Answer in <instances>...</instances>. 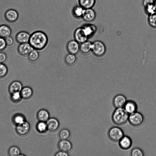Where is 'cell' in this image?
<instances>
[{"instance_id": "cell-1", "label": "cell", "mask_w": 156, "mask_h": 156, "mask_svg": "<svg viewBox=\"0 0 156 156\" xmlns=\"http://www.w3.org/2000/svg\"><path fill=\"white\" fill-rule=\"evenodd\" d=\"M48 42L47 35L43 32L37 31L30 34L29 43L34 50L41 51L45 48Z\"/></svg>"}, {"instance_id": "cell-2", "label": "cell", "mask_w": 156, "mask_h": 156, "mask_svg": "<svg viewBox=\"0 0 156 156\" xmlns=\"http://www.w3.org/2000/svg\"><path fill=\"white\" fill-rule=\"evenodd\" d=\"M129 116V114L123 108H116L112 114V119L115 124L121 126L128 121Z\"/></svg>"}, {"instance_id": "cell-3", "label": "cell", "mask_w": 156, "mask_h": 156, "mask_svg": "<svg viewBox=\"0 0 156 156\" xmlns=\"http://www.w3.org/2000/svg\"><path fill=\"white\" fill-rule=\"evenodd\" d=\"M108 137L112 141L119 142L124 136L123 130L120 128L116 126L111 128L108 131Z\"/></svg>"}, {"instance_id": "cell-4", "label": "cell", "mask_w": 156, "mask_h": 156, "mask_svg": "<svg viewBox=\"0 0 156 156\" xmlns=\"http://www.w3.org/2000/svg\"><path fill=\"white\" fill-rule=\"evenodd\" d=\"M144 120L142 114L140 112H135L129 115L128 121L132 126L138 127L143 124Z\"/></svg>"}, {"instance_id": "cell-5", "label": "cell", "mask_w": 156, "mask_h": 156, "mask_svg": "<svg viewBox=\"0 0 156 156\" xmlns=\"http://www.w3.org/2000/svg\"><path fill=\"white\" fill-rule=\"evenodd\" d=\"M106 51L105 45L102 42L97 41L92 43L91 51L95 56L101 57L105 54Z\"/></svg>"}, {"instance_id": "cell-6", "label": "cell", "mask_w": 156, "mask_h": 156, "mask_svg": "<svg viewBox=\"0 0 156 156\" xmlns=\"http://www.w3.org/2000/svg\"><path fill=\"white\" fill-rule=\"evenodd\" d=\"M74 40L80 44L88 41L89 38L83 27L76 30L74 33Z\"/></svg>"}, {"instance_id": "cell-7", "label": "cell", "mask_w": 156, "mask_h": 156, "mask_svg": "<svg viewBox=\"0 0 156 156\" xmlns=\"http://www.w3.org/2000/svg\"><path fill=\"white\" fill-rule=\"evenodd\" d=\"M29 123L26 121L16 125V130L17 133L20 136H24L27 134L30 129Z\"/></svg>"}, {"instance_id": "cell-8", "label": "cell", "mask_w": 156, "mask_h": 156, "mask_svg": "<svg viewBox=\"0 0 156 156\" xmlns=\"http://www.w3.org/2000/svg\"><path fill=\"white\" fill-rule=\"evenodd\" d=\"M34 50V48L29 43L20 44L17 48L18 53L23 56H28Z\"/></svg>"}, {"instance_id": "cell-9", "label": "cell", "mask_w": 156, "mask_h": 156, "mask_svg": "<svg viewBox=\"0 0 156 156\" xmlns=\"http://www.w3.org/2000/svg\"><path fill=\"white\" fill-rule=\"evenodd\" d=\"M18 14L16 10L10 9L7 10L4 14L6 20L9 23H13L16 21L18 18Z\"/></svg>"}, {"instance_id": "cell-10", "label": "cell", "mask_w": 156, "mask_h": 156, "mask_svg": "<svg viewBox=\"0 0 156 156\" xmlns=\"http://www.w3.org/2000/svg\"><path fill=\"white\" fill-rule=\"evenodd\" d=\"M80 44L76 40L69 41L66 45V49L69 53L76 55L80 50Z\"/></svg>"}, {"instance_id": "cell-11", "label": "cell", "mask_w": 156, "mask_h": 156, "mask_svg": "<svg viewBox=\"0 0 156 156\" xmlns=\"http://www.w3.org/2000/svg\"><path fill=\"white\" fill-rule=\"evenodd\" d=\"M126 101V98L124 95L119 94L114 98L112 104L116 108H123Z\"/></svg>"}, {"instance_id": "cell-12", "label": "cell", "mask_w": 156, "mask_h": 156, "mask_svg": "<svg viewBox=\"0 0 156 156\" xmlns=\"http://www.w3.org/2000/svg\"><path fill=\"white\" fill-rule=\"evenodd\" d=\"M30 35L25 31L18 32L16 35L15 40L19 44L29 43Z\"/></svg>"}, {"instance_id": "cell-13", "label": "cell", "mask_w": 156, "mask_h": 156, "mask_svg": "<svg viewBox=\"0 0 156 156\" xmlns=\"http://www.w3.org/2000/svg\"><path fill=\"white\" fill-rule=\"evenodd\" d=\"M46 123L48 130L51 132L56 131L59 128L60 125L58 120L55 118H49Z\"/></svg>"}, {"instance_id": "cell-14", "label": "cell", "mask_w": 156, "mask_h": 156, "mask_svg": "<svg viewBox=\"0 0 156 156\" xmlns=\"http://www.w3.org/2000/svg\"><path fill=\"white\" fill-rule=\"evenodd\" d=\"M58 147L60 151L68 153L72 150V144L68 140H60L58 143Z\"/></svg>"}, {"instance_id": "cell-15", "label": "cell", "mask_w": 156, "mask_h": 156, "mask_svg": "<svg viewBox=\"0 0 156 156\" xmlns=\"http://www.w3.org/2000/svg\"><path fill=\"white\" fill-rule=\"evenodd\" d=\"M119 142L120 147L125 150L130 148L132 146V141L129 137L124 136Z\"/></svg>"}, {"instance_id": "cell-16", "label": "cell", "mask_w": 156, "mask_h": 156, "mask_svg": "<svg viewBox=\"0 0 156 156\" xmlns=\"http://www.w3.org/2000/svg\"><path fill=\"white\" fill-rule=\"evenodd\" d=\"M23 88L21 82L15 80L12 82L9 87V91L11 94L16 92H20Z\"/></svg>"}, {"instance_id": "cell-17", "label": "cell", "mask_w": 156, "mask_h": 156, "mask_svg": "<svg viewBox=\"0 0 156 156\" xmlns=\"http://www.w3.org/2000/svg\"><path fill=\"white\" fill-rule=\"evenodd\" d=\"M95 17V12L92 8L85 9L82 16L85 21L88 22L93 21Z\"/></svg>"}, {"instance_id": "cell-18", "label": "cell", "mask_w": 156, "mask_h": 156, "mask_svg": "<svg viewBox=\"0 0 156 156\" xmlns=\"http://www.w3.org/2000/svg\"><path fill=\"white\" fill-rule=\"evenodd\" d=\"M50 114L45 109H41L37 112V118L39 121L46 122L49 119Z\"/></svg>"}, {"instance_id": "cell-19", "label": "cell", "mask_w": 156, "mask_h": 156, "mask_svg": "<svg viewBox=\"0 0 156 156\" xmlns=\"http://www.w3.org/2000/svg\"><path fill=\"white\" fill-rule=\"evenodd\" d=\"M92 44L88 41L81 44L80 46L79 51L83 55L89 54L91 51Z\"/></svg>"}, {"instance_id": "cell-20", "label": "cell", "mask_w": 156, "mask_h": 156, "mask_svg": "<svg viewBox=\"0 0 156 156\" xmlns=\"http://www.w3.org/2000/svg\"><path fill=\"white\" fill-rule=\"evenodd\" d=\"M11 33V29L9 26L5 24L0 25V37L5 39L10 36Z\"/></svg>"}, {"instance_id": "cell-21", "label": "cell", "mask_w": 156, "mask_h": 156, "mask_svg": "<svg viewBox=\"0 0 156 156\" xmlns=\"http://www.w3.org/2000/svg\"><path fill=\"white\" fill-rule=\"evenodd\" d=\"M123 108L129 114H130L136 111L137 106L134 101H127Z\"/></svg>"}, {"instance_id": "cell-22", "label": "cell", "mask_w": 156, "mask_h": 156, "mask_svg": "<svg viewBox=\"0 0 156 156\" xmlns=\"http://www.w3.org/2000/svg\"><path fill=\"white\" fill-rule=\"evenodd\" d=\"M20 93L22 98L24 99H28L32 96L33 91L31 88L27 86L23 87Z\"/></svg>"}, {"instance_id": "cell-23", "label": "cell", "mask_w": 156, "mask_h": 156, "mask_svg": "<svg viewBox=\"0 0 156 156\" xmlns=\"http://www.w3.org/2000/svg\"><path fill=\"white\" fill-rule=\"evenodd\" d=\"M87 35L89 38L93 36L95 33L97 28L93 24H87L83 27Z\"/></svg>"}, {"instance_id": "cell-24", "label": "cell", "mask_w": 156, "mask_h": 156, "mask_svg": "<svg viewBox=\"0 0 156 156\" xmlns=\"http://www.w3.org/2000/svg\"><path fill=\"white\" fill-rule=\"evenodd\" d=\"M76 61L77 58L76 55L69 53L65 56L64 58L66 64L69 66L74 65Z\"/></svg>"}, {"instance_id": "cell-25", "label": "cell", "mask_w": 156, "mask_h": 156, "mask_svg": "<svg viewBox=\"0 0 156 156\" xmlns=\"http://www.w3.org/2000/svg\"><path fill=\"white\" fill-rule=\"evenodd\" d=\"M85 9L79 4L76 5L73 9V14L76 18L82 17Z\"/></svg>"}, {"instance_id": "cell-26", "label": "cell", "mask_w": 156, "mask_h": 156, "mask_svg": "<svg viewBox=\"0 0 156 156\" xmlns=\"http://www.w3.org/2000/svg\"><path fill=\"white\" fill-rule=\"evenodd\" d=\"M79 3L84 9H91L94 6L95 0H79Z\"/></svg>"}, {"instance_id": "cell-27", "label": "cell", "mask_w": 156, "mask_h": 156, "mask_svg": "<svg viewBox=\"0 0 156 156\" xmlns=\"http://www.w3.org/2000/svg\"><path fill=\"white\" fill-rule=\"evenodd\" d=\"M37 51L34 50L28 55V59L30 62L35 63L38 60L39 58V54Z\"/></svg>"}, {"instance_id": "cell-28", "label": "cell", "mask_w": 156, "mask_h": 156, "mask_svg": "<svg viewBox=\"0 0 156 156\" xmlns=\"http://www.w3.org/2000/svg\"><path fill=\"white\" fill-rule=\"evenodd\" d=\"M70 136V132L66 129H62L58 133V137L60 140H68Z\"/></svg>"}, {"instance_id": "cell-29", "label": "cell", "mask_w": 156, "mask_h": 156, "mask_svg": "<svg viewBox=\"0 0 156 156\" xmlns=\"http://www.w3.org/2000/svg\"><path fill=\"white\" fill-rule=\"evenodd\" d=\"M36 128L37 131L41 133H44L48 130L45 122L39 121L36 125Z\"/></svg>"}, {"instance_id": "cell-30", "label": "cell", "mask_w": 156, "mask_h": 156, "mask_svg": "<svg viewBox=\"0 0 156 156\" xmlns=\"http://www.w3.org/2000/svg\"><path fill=\"white\" fill-rule=\"evenodd\" d=\"M149 15L148 20L149 25L156 28V11Z\"/></svg>"}, {"instance_id": "cell-31", "label": "cell", "mask_w": 156, "mask_h": 156, "mask_svg": "<svg viewBox=\"0 0 156 156\" xmlns=\"http://www.w3.org/2000/svg\"><path fill=\"white\" fill-rule=\"evenodd\" d=\"M13 122L17 125L25 121L24 116L21 114H17L14 115L13 117Z\"/></svg>"}, {"instance_id": "cell-32", "label": "cell", "mask_w": 156, "mask_h": 156, "mask_svg": "<svg viewBox=\"0 0 156 156\" xmlns=\"http://www.w3.org/2000/svg\"><path fill=\"white\" fill-rule=\"evenodd\" d=\"M8 154L10 156H19L20 154V150L17 147L12 146L9 149Z\"/></svg>"}, {"instance_id": "cell-33", "label": "cell", "mask_w": 156, "mask_h": 156, "mask_svg": "<svg viewBox=\"0 0 156 156\" xmlns=\"http://www.w3.org/2000/svg\"><path fill=\"white\" fill-rule=\"evenodd\" d=\"M8 71L7 66L4 63H0V79L4 77Z\"/></svg>"}, {"instance_id": "cell-34", "label": "cell", "mask_w": 156, "mask_h": 156, "mask_svg": "<svg viewBox=\"0 0 156 156\" xmlns=\"http://www.w3.org/2000/svg\"><path fill=\"white\" fill-rule=\"evenodd\" d=\"M130 155L131 156H143L144 153L141 149L136 147L131 150Z\"/></svg>"}, {"instance_id": "cell-35", "label": "cell", "mask_w": 156, "mask_h": 156, "mask_svg": "<svg viewBox=\"0 0 156 156\" xmlns=\"http://www.w3.org/2000/svg\"><path fill=\"white\" fill-rule=\"evenodd\" d=\"M21 98L20 92H16L11 94V99L14 102H19Z\"/></svg>"}, {"instance_id": "cell-36", "label": "cell", "mask_w": 156, "mask_h": 156, "mask_svg": "<svg viewBox=\"0 0 156 156\" xmlns=\"http://www.w3.org/2000/svg\"><path fill=\"white\" fill-rule=\"evenodd\" d=\"M145 8L146 12L149 14L156 11V8L154 4L149 5Z\"/></svg>"}, {"instance_id": "cell-37", "label": "cell", "mask_w": 156, "mask_h": 156, "mask_svg": "<svg viewBox=\"0 0 156 156\" xmlns=\"http://www.w3.org/2000/svg\"><path fill=\"white\" fill-rule=\"evenodd\" d=\"M7 46L11 47L14 44V40L12 37L11 36L5 39Z\"/></svg>"}, {"instance_id": "cell-38", "label": "cell", "mask_w": 156, "mask_h": 156, "mask_svg": "<svg viewBox=\"0 0 156 156\" xmlns=\"http://www.w3.org/2000/svg\"><path fill=\"white\" fill-rule=\"evenodd\" d=\"M6 47L5 39L0 37V51H3Z\"/></svg>"}, {"instance_id": "cell-39", "label": "cell", "mask_w": 156, "mask_h": 156, "mask_svg": "<svg viewBox=\"0 0 156 156\" xmlns=\"http://www.w3.org/2000/svg\"><path fill=\"white\" fill-rule=\"evenodd\" d=\"M7 56L6 53L3 51H0V63H4L6 61Z\"/></svg>"}, {"instance_id": "cell-40", "label": "cell", "mask_w": 156, "mask_h": 156, "mask_svg": "<svg viewBox=\"0 0 156 156\" xmlns=\"http://www.w3.org/2000/svg\"><path fill=\"white\" fill-rule=\"evenodd\" d=\"M154 0H143L142 4L144 8H145L149 5L154 4Z\"/></svg>"}, {"instance_id": "cell-41", "label": "cell", "mask_w": 156, "mask_h": 156, "mask_svg": "<svg viewBox=\"0 0 156 156\" xmlns=\"http://www.w3.org/2000/svg\"><path fill=\"white\" fill-rule=\"evenodd\" d=\"M55 156H68L69 154L68 153L60 151L57 152L55 155Z\"/></svg>"}, {"instance_id": "cell-42", "label": "cell", "mask_w": 156, "mask_h": 156, "mask_svg": "<svg viewBox=\"0 0 156 156\" xmlns=\"http://www.w3.org/2000/svg\"><path fill=\"white\" fill-rule=\"evenodd\" d=\"M154 4L156 8V0L154 2Z\"/></svg>"}]
</instances>
